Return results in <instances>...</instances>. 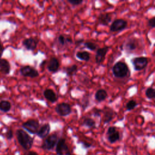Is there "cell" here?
<instances>
[{"label": "cell", "instance_id": "6da1fadb", "mask_svg": "<svg viewBox=\"0 0 155 155\" xmlns=\"http://www.w3.org/2000/svg\"><path fill=\"white\" fill-rule=\"evenodd\" d=\"M16 136L18 143L25 150L31 148L34 139L26 131L22 129H18L16 131Z\"/></svg>", "mask_w": 155, "mask_h": 155}, {"label": "cell", "instance_id": "7a4b0ae2", "mask_svg": "<svg viewBox=\"0 0 155 155\" xmlns=\"http://www.w3.org/2000/svg\"><path fill=\"white\" fill-rule=\"evenodd\" d=\"M112 72L114 77L119 79L125 78L130 75L128 65L122 61H118L113 65Z\"/></svg>", "mask_w": 155, "mask_h": 155}, {"label": "cell", "instance_id": "3957f363", "mask_svg": "<svg viewBox=\"0 0 155 155\" xmlns=\"http://www.w3.org/2000/svg\"><path fill=\"white\" fill-rule=\"evenodd\" d=\"M58 139L57 134H51L44 139L41 145V148L45 150H51L56 146Z\"/></svg>", "mask_w": 155, "mask_h": 155}, {"label": "cell", "instance_id": "277c9868", "mask_svg": "<svg viewBox=\"0 0 155 155\" xmlns=\"http://www.w3.org/2000/svg\"><path fill=\"white\" fill-rule=\"evenodd\" d=\"M55 150L57 155H71L66 143V140L64 137H61L58 139Z\"/></svg>", "mask_w": 155, "mask_h": 155}, {"label": "cell", "instance_id": "5b68a950", "mask_svg": "<svg viewBox=\"0 0 155 155\" xmlns=\"http://www.w3.org/2000/svg\"><path fill=\"white\" fill-rule=\"evenodd\" d=\"M22 127L28 133L35 134L40 127V124L37 120L30 119L24 122L22 124Z\"/></svg>", "mask_w": 155, "mask_h": 155}, {"label": "cell", "instance_id": "8992f818", "mask_svg": "<svg viewBox=\"0 0 155 155\" xmlns=\"http://www.w3.org/2000/svg\"><path fill=\"white\" fill-rule=\"evenodd\" d=\"M131 62L133 65L134 70L137 71L145 69L148 64V58L145 56L133 58L131 60Z\"/></svg>", "mask_w": 155, "mask_h": 155}, {"label": "cell", "instance_id": "52a82bcc", "mask_svg": "<svg viewBox=\"0 0 155 155\" xmlns=\"http://www.w3.org/2000/svg\"><path fill=\"white\" fill-rule=\"evenodd\" d=\"M128 25V22L124 19H116L113 21L110 26V31L111 32H118L125 30Z\"/></svg>", "mask_w": 155, "mask_h": 155}, {"label": "cell", "instance_id": "ba28073f", "mask_svg": "<svg viewBox=\"0 0 155 155\" xmlns=\"http://www.w3.org/2000/svg\"><path fill=\"white\" fill-rule=\"evenodd\" d=\"M107 140L110 143H114L120 140V133L117 131V128L114 126L108 127L106 133Z\"/></svg>", "mask_w": 155, "mask_h": 155}, {"label": "cell", "instance_id": "9c48e42d", "mask_svg": "<svg viewBox=\"0 0 155 155\" xmlns=\"http://www.w3.org/2000/svg\"><path fill=\"white\" fill-rule=\"evenodd\" d=\"M55 111L61 116H67L71 113V105L65 102L59 103L55 107Z\"/></svg>", "mask_w": 155, "mask_h": 155}, {"label": "cell", "instance_id": "30bf717a", "mask_svg": "<svg viewBox=\"0 0 155 155\" xmlns=\"http://www.w3.org/2000/svg\"><path fill=\"white\" fill-rule=\"evenodd\" d=\"M138 46V42L136 38H128L127 39L121 46V49L124 50L128 53H130L137 48Z\"/></svg>", "mask_w": 155, "mask_h": 155}, {"label": "cell", "instance_id": "8fae6325", "mask_svg": "<svg viewBox=\"0 0 155 155\" xmlns=\"http://www.w3.org/2000/svg\"><path fill=\"white\" fill-rule=\"evenodd\" d=\"M20 73L24 77H29L31 78H35L38 77L39 74L38 71L30 65H25L22 67L19 70Z\"/></svg>", "mask_w": 155, "mask_h": 155}, {"label": "cell", "instance_id": "7c38bea8", "mask_svg": "<svg viewBox=\"0 0 155 155\" xmlns=\"http://www.w3.org/2000/svg\"><path fill=\"white\" fill-rule=\"evenodd\" d=\"M110 48V47L108 46H105L97 49L95 54V61L97 65H101L103 62Z\"/></svg>", "mask_w": 155, "mask_h": 155}, {"label": "cell", "instance_id": "4fadbf2b", "mask_svg": "<svg viewBox=\"0 0 155 155\" xmlns=\"http://www.w3.org/2000/svg\"><path fill=\"white\" fill-rule=\"evenodd\" d=\"M39 40L34 38H28L22 41V45L27 50L33 51L35 50L38 45Z\"/></svg>", "mask_w": 155, "mask_h": 155}, {"label": "cell", "instance_id": "5bb4252c", "mask_svg": "<svg viewBox=\"0 0 155 155\" xmlns=\"http://www.w3.org/2000/svg\"><path fill=\"white\" fill-rule=\"evenodd\" d=\"M112 15L110 13H101L97 18V24H100L104 26L108 25L111 21Z\"/></svg>", "mask_w": 155, "mask_h": 155}, {"label": "cell", "instance_id": "9a60e30c", "mask_svg": "<svg viewBox=\"0 0 155 155\" xmlns=\"http://www.w3.org/2000/svg\"><path fill=\"white\" fill-rule=\"evenodd\" d=\"M60 64L58 59L55 57L51 58L47 64V70L52 73H56L59 68Z\"/></svg>", "mask_w": 155, "mask_h": 155}, {"label": "cell", "instance_id": "2e32d148", "mask_svg": "<svg viewBox=\"0 0 155 155\" xmlns=\"http://www.w3.org/2000/svg\"><path fill=\"white\" fill-rule=\"evenodd\" d=\"M104 113V123L108 124L115 117L116 113L112 109L109 107H105L104 110H102Z\"/></svg>", "mask_w": 155, "mask_h": 155}, {"label": "cell", "instance_id": "e0dca14e", "mask_svg": "<svg viewBox=\"0 0 155 155\" xmlns=\"http://www.w3.org/2000/svg\"><path fill=\"white\" fill-rule=\"evenodd\" d=\"M50 130H51V127H50V124L48 123L44 124V125H42L41 127H39L36 133V135L41 139H45L49 135Z\"/></svg>", "mask_w": 155, "mask_h": 155}, {"label": "cell", "instance_id": "ac0fdd59", "mask_svg": "<svg viewBox=\"0 0 155 155\" xmlns=\"http://www.w3.org/2000/svg\"><path fill=\"white\" fill-rule=\"evenodd\" d=\"M43 94L44 97L51 103H54L56 102L58 100V96L55 93V92L52 89H50V88L45 89L43 92Z\"/></svg>", "mask_w": 155, "mask_h": 155}, {"label": "cell", "instance_id": "d6986e66", "mask_svg": "<svg viewBox=\"0 0 155 155\" xmlns=\"http://www.w3.org/2000/svg\"><path fill=\"white\" fill-rule=\"evenodd\" d=\"M10 71V65L9 62L5 59H0V72L4 74H8Z\"/></svg>", "mask_w": 155, "mask_h": 155}, {"label": "cell", "instance_id": "ffe728a7", "mask_svg": "<svg viewBox=\"0 0 155 155\" xmlns=\"http://www.w3.org/2000/svg\"><path fill=\"white\" fill-rule=\"evenodd\" d=\"M108 97V93L107 91L104 89H99L96 91L94 94L95 100L98 102H101L105 101Z\"/></svg>", "mask_w": 155, "mask_h": 155}, {"label": "cell", "instance_id": "44dd1931", "mask_svg": "<svg viewBox=\"0 0 155 155\" xmlns=\"http://www.w3.org/2000/svg\"><path fill=\"white\" fill-rule=\"evenodd\" d=\"M57 42L60 46L64 47L65 45L72 44L73 41L70 37H66L64 35H59L57 38Z\"/></svg>", "mask_w": 155, "mask_h": 155}, {"label": "cell", "instance_id": "7402d4cb", "mask_svg": "<svg viewBox=\"0 0 155 155\" xmlns=\"http://www.w3.org/2000/svg\"><path fill=\"white\" fill-rule=\"evenodd\" d=\"M81 125L88 128H96V122L93 119L89 117H84L82 119Z\"/></svg>", "mask_w": 155, "mask_h": 155}, {"label": "cell", "instance_id": "603a6c76", "mask_svg": "<svg viewBox=\"0 0 155 155\" xmlns=\"http://www.w3.org/2000/svg\"><path fill=\"white\" fill-rule=\"evenodd\" d=\"M76 57L84 61H88L90 59V54L87 51H79L76 53Z\"/></svg>", "mask_w": 155, "mask_h": 155}, {"label": "cell", "instance_id": "cb8c5ba5", "mask_svg": "<svg viewBox=\"0 0 155 155\" xmlns=\"http://www.w3.org/2000/svg\"><path fill=\"white\" fill-rule=\"evenodd\" d=\"M12 108L11 103L7 100H2L0 102V111L4 113H7Z\"/></svg>", "mask_w": 155, "mask_h": 155}, {"label": "cell", "instance_id": "d4e9b609", "mask_svg": "<svg viewBox=\"0 0 155 155\" xmlns=\"http://www.w3.org/2000/svg\"><path fill=\"white\" fill-rule=\"evenodd\" d=\"M78 70V67L76 64H73L71 66L67 67L65 69V73L67 76H72L76 74Z\"/></svg>", "mask_w": 155, "mask_h": 155}, {"label": "cell", "instance_id": "484cf974", "mask_svg": "<svg viewBox=\"0 0 155 155\" xmlns=\"http://www.w3.org/2000/svg\"><path fill=\"white\" fill-rule=\"evenodd\" d=\"M145 96L148 99H151L155 97V90L153 87H148L145 90Z\"/></svg>", "mask_w": 155, "mask_h": 155}, {"label": "cell", "instance_id": "4316f807", "mask_svg": "<svg viewBox=\"0 0 155 155\" xmlns=\"http://www.w3.org/2000/svg\"><path fill=\"white\" fill-rule=\"evenodd\" d=\"M137 105V103L134 100H130L125 105V108L127 111H131L134 109Z\"/></svg>", "mask_w": 155, "mask_h": 155}, {"label": "cell", "instance_id": "83f0119b", "mask_svg": "<svg viewBox=\"0 0 155 155\" xmlns=\"http://www.w3.org/2000/svg\"><path fill=\"white\" fill-rule=\"evenodd\" d=\"M84 47L87 48V49L91 50V51H94L97 49V45H96L95 43L92 42L91 41H87L84 43Z\"/></svg>", "mask_w": 155, "mask_h": 155}, {"label": "cell", "instance_id": "f1b7e54d", "mask_svg": "<svg viewBox=\"0 0 155 155\" xmlns=\"http://www.w3.org/2000/svg\"><path fill=\"white\" fill-rule=\"evenodd\" d=\"M89 103H90V101H89L88 96H83V98L82 99V101H81V107L84 110H85L88 107Z\"/></svg>", "mask_w": 155, "mask_h": 155}, {"label": "cell", "instance_id": "f546056e", "mask_svg": "<svg viewBox=\"0 0 155 155\" xmlns=\"http://www.w3.org/2000/svg\"><path fill=\"white\" fill-rule=\"evenodd\" d=\"M67 1L73 6L79 5L83 2V0H67Z\"/></svg>", "mask_w": 155, "mask_h": 155}, {"label": "cell", "instance_id": "4dcf8cb0", "mask_svg": "<svg viewBox=\"0 0 155 155\" xmlns=\"http://www.w3.org/2000/svg\"><path fill=\"white\" fill-rule=\"evenodd\" d=\"M5 136L7 140H11L13 137V133L12 129H8L5 133Z\"/></svg>", "mask_w": 155, "mask_h": 155}, {"label": "cell", "instance_id": "1f68e13d", "mask_svg": "<svg viewBox=\"0 0 155 155\" xmlns=\"http://www.w3.org/2000/svg\"><path fill=\"white\" fill-rule=\"evenodd\" d=\"M147 25L150 28H154V27H155V18L154 17H152L151 18H150L148 20Z\"/></svg>", "mask_w": 155, "mask_h": 155}, {"label": "cell", "instance_id": "d6a6232c", "mask_svg": "<svg viewBox=\"0 0 155 155\" xmlns=\"http://www.w3.org/2000/svg\"><path fill=\"white\" fill-rule=\"evenodd\" d=\"M81 144H82V146L84 148H89L92 145V144L91 143H89V142H85V141L81 142Z\"/></svg>", "mask_w": 155, "mask_h": 155}, {"label": "cell", "instance_id": "836d02e7", "mask_svg": "<svg viewBox=\"0 0 155 155\" xmlns=\"http://www.w3.org/2000/svg\"><path fill=\"white\" fill-rule=\"evenodd\" d=\"M101 113H102V110L101 109H95V110L93 111V115L94 116H100L101 114Z\"/></svg>", "mask_w": 155, "mask_h": 155}, {"label": "cell", "instance_id": "e575fe53", "mask_svg": "<svg viewBox=\"0 0 155 155\" xmlns=\"http://www.w3.org/2000/svg\"><path fill=\"white\" fill-rule=\"evenodd\" d=\"M84 39H78L77 41H75V45H76V46H79V45H80L81 44H82V43H83V42H84Z\"/></svg>", "mask_w": 155, "mask_h": 155}, {"label": "cell", "instance_id": "d590c367", "mask_svg": "<svg viewBox=\"0 0 155 155\" xmlns=\"http://www.w3.org/2000/svg\"><path fill=\"white\" fill-rule=\"evenodd\" d=\"M4 50V47H3L2 44H1V42H0V59H1V56L2 55V54H3Z\"/></svg>", "mask_w": 155, "mask_h": 155}, {"label": "cell", "instance_id": "8d00e7d4", "mask_svg": "<svg viewBox=\"0 0 155 155\" xmlns=\"http://www.w3.org/2000/svg\"><path fill=\"white\" fill-rule=\"evenodd\" d=\"M27 155H39V154L35 151H30L27 153Z\"/></svg>", "mask_w": 155, "mask_h": 155}, {"label": "cell", "instance_id": "74e56055", "mask_svg": "<svg viewBox=\"0 0 155 155\" xmlns=\"http://www.w3.org/2000/svg\"><path fill=\"white\" fill-rule=\"evenodd\" d=\"M46 60H44V61H42V62H41V64H40V67H42V66H43V65H44L45 64V63H46Z\"/></svg>", "mask_w": 155, "mask_h": 155}]
</instances>
